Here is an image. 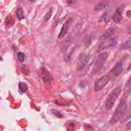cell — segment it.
Returning a JSON list of instances; mask_svg holds the SVG:
<instances>
[{
    "label": "cell",
    "instance_id": "cell-1",
    "mask_svg": "<svg viewBox=\"0 0 131 131\" xmlns=\"http://www.w3.org/2000/svg\"><path fill=\"white\" fill-rule=\"evenodd\" d=\"M127 108H128V106H127V104L125 101L122 102L120 103L116 108V110L115 111L113 115L112 116L111 119H110V124H116L125 115Z\"/></svg>",
    "mask_w": 131,
    "mask_h": 131
},
{
    "label": "cell",
    "instance_id": "cell-2",
    "mask_svg": "<svg viewBox=\"0 0 131 131\" xmlns=\"http://www.w3.org/2000/svg\"><path fill=\"white\" fill-rule=\"evenodd\" d=\"M121 92V88L118 86L114 89L110 94L108 96L106 103V108L107 110H110L113 108L114 104L120 95Z\"/></svg>",
    "mask_w": 131,
    "mask_h": 131
},
{
    "label": "cell",
    "instance_id": "cell-3",
    "mask_svg": "<svg viewBox=\"0 0 131 131\" xmlns=\"http://www.w3.org/2000/svg\"><path fill=\"white\" fill-rule=\"evenodd\" d=\"M108 56H109V53L107 52H103V53H101L98 56H97L95 59L94 64V68L96 72H99L103 68Z\"/></svg>",
    "mask_w": 131,
    "mask_h": 131
},
{
    "label": "cell",
    "instance_id": "cell-4",
    "mask_svg": "<svg viewBox=\"0 0 131 131\" xmlns=\"http://www.w3.org/2000/svg\"><path fill=\"white\" fill-rule=\"evenodd\" d=\"M111 80V77L109 75H105L97 80L95 84L94 87V91L95 92H98L105 87V86Z\"/></svg>",
    "mask_w": 131,
    "mask_h": 131
},
{
    "label": "cell",
    "instance_id": "cell-5",
    "mask_svg": "<svg viewBox=\"0 0 131 131\" xmlns=\"http://www.w3.org/2000/svg\"><path fill=\"white\" fill-rule=\"evenodd\" d=\"M117 43V40L114 38L107 39L99 45L98 49H97V51L101 52L108 48L114 47L116 45Z\"/></svg>",
    "mask_w": 131,
    "mask_h": 131
},
{
    "label": "cell",
    "instance_id": "cell-6",
    "mask_svg": "<svg viewBox=\"0 0 131 131\" xmlns=\"http://www.w3.org/2000/svg\"><path fill=\"white\" fill-rule=\"evenodd\" d=\"M72 21H73L71 18H70V19L67 20L65 23L63 24V27L61 30V31H60V33L58 35L59 39L63 38V37L68 33V31L70 27V26L72 24Z\"/></svg>",
    "mask_w": 131,
    "mask_h": 131
},
{
    "label": "cell",
    "instance_id": "cell-7",
    "mask_svg": "<svg viewBox=\"0 0 131 131\" xmlns=\"http://www.w3.org/2000/svg\"><path fill=\"white\" fill-rule=\"evenodd\" d=\"M122 70L123 66L122 62H118L117 63H116V65L111 70V72L114 76H118L121 73Z\"/></svg>",
    "mask_w": 131,
    "mask_h": 131
},
{
    "label": "cell",
    "instance_id": "cell-8",
    "mask_svg": "<svg viewBox=\"0 0 131 131\" xmlns=\"http://www.w3.org/2000/svg\"><path fill=\"white\" fill-rule=\"evenodd\" d=\"M108 4H109V1L108 0H103V1L100 2L95 5L94 7V10L96 11L102 10L105 8L108 5Z\"/></svg>",
    "mask_w": 131,
    "mask_h": 131
},
{
    "label": "cell",
    "instance_id": "cell-9",
    "mask_svg": "<svg viewBox=\"0 0 131 131\" xmlns=\"http://www.w3.org/2000/svg\"><path fill=\"white\" fill-rule=\"evenodd\" d=\"M112 11H107L104 12L102 16L100 17L99 22H107L109 21L110 20V18L112 16Z\"/></svg>",
    "mask_w": 131,
    "mask_h": 131
},
{
    "label": "cell",
    "instance_id": "cell-10",
    "mask_svg": "<svg viewBox=\"0 0 131 131\" xmlns=\"http://www.w3.org/2000/svg\"><path fill=\"white\" fill-rule=\"evenodd\" d=\"M90 59V57L89 55L86 56L83 59H82L81 62H80V64L79 66H78V69L79 70H82L85 68V66L87 64Z\"/></svg>",
    "mask_w": 131,
    "mask_h": 131
},
{
    "label": "cell",
    "instance_id": "cell-11",
    "mask_svg": "<svg viewBox=\"0 0 131 131\" xmlns=\"http://www.w3.org/2000/svg\"><path fill=\"white\" fill-rule=\"evenodd\" d=\"M122 18L121 12L119 9H117L116 12H115V14L113 17V20L116 23H118L120 22Z\"/></svg>",
    "mask_w": 131,
    "mask_h": 131
},
{
    "label": "cell",
    "instance_id": "cell-12",
    "mask_svg": "<svg viewBox=\"0 0 131 131\" xmlns=\"http://www.w3.org/2000/svg\"><path fill=\"white\" fill-rule=\"evenodd\" d=\"M114 32H115L114 28H110L109 29H108L105 31V32L104 33V34L102 36V37L103 39H106V38H108V37H109L114 34Z\"/></svg>",
    "mask_w": 131,
    "mask_h": 131
},
{
    "label": "cell",
    "instance_id": "cell-13",
    "mask_svg": "<svg viewBox=\"0 0 131 131\" xmlns=\"http://www.w3.org/2000/svg\"><path fill=\"white\" fill-rule=\"evenodd\" d=\"M18 87H19L20 90L22 92H25L28 89V85L25 83H23V82H20V83L18 85Z\"/></svg>",
    "mask_w": 131,
    "mask_h": 131
},
{
    "label": "cell",
    "instance_id": "cell-14",
    "mask_svg": "<svg viewBox=\"0 0 131 131\" xmlns=\"http://www.w3.org/2000/svg\"><path fill=\"white\" fill-rule=\"evenodd\" d=\"M17 17L18 18V20H19L20 21L22 20V19H24V18L23 10H22V9L21 8L18 9V10H17Z\"/></svg>",
    "mask_w": 131,
    "mask_h": 131
},
{
    "label": "cell",
    "instance_id": "cell-15",
    "mask_svg": "<svg viewBox=\"0 0 131 131\" xmlns=\"http://www.w3.org/2000/svg\"><path fill=\"white\" fill-rule=\"evenodd\" d=\"M123 48L126 49H131V39L126 40L123 44Z\"/></svg>",
    "mask_w": 131,
    "mask_h": 131
},
{
    "label": "cell",
    "instance_id": "cell-16",
    "mask_svg": "<svg viewBox=\"0 0 131 131\" xmlns=\"http://www.w3.org/2000/svg\"><path fill=\"white\" fill-rule=\"evenodd\" d=\"M17 57L18 61H19L20 63H23L24 61L25 55L24 53H22V52H20V53H18L17 54Z\"/></svg>",
    "mask_w": 131,
    "mask_h": 131
},
{
    "label": "cell",
    "instance_id": "cell-17",
    "mask_svg": "<svg viewBox=\"0 0 131 131\" xmlns=\"http://www.w3.org/2000/svg\"><path fill=\"white\" fill-rule=\"evenodd\" d=\"M52 113H53V114L57 117L62 118L63 116V115L61 114V113H60V112L57 110H54V109L52 110Z\"/></svg>",
    "mask_w": 131,
    "mask_h": 131
},
{
    "label": "cell",
    "instance_id": "cell-18",
    "mask_svg": "<svg viewBox=\"0 0 131 131\" xmlns=\"http://www.w3.org/2000/svg\"><path fill=\"white\" fill-rule=\"evenodd\" d=\"M52 16V11L51 10H50L49 11L47 14L45 16V17H44V20L45 21H48L50 19V18Z\"/></svg>",
    "mask_w": 131,
    "mask_h": 131
},
{
    "label": "cell",
    "instance_id": "cell-19",
    "mask_svg": "<svg viewBox=\"0 0 131 131\" xmlns=\"http://www.w3.org/2000/svg\"><path fill=\"white\" fill-rule=\"evenodd\" d=\"M85 45H89L90 44H91V37L90 36H85Z\"/></svg>",
    "mask_w": 131,
    "mask_h": 131
},
{
    "label": "cell",
    "instance_id": "cell-20",
    "mask_svg": "<svg viewBox=\"0 0 131 131\" xmlns=\"http://www.w3.org/2000/svg\"><path fill=\"white\" fill-rule=\"evenodd\" d=\"M131 85V75L129 78H128V80H127L126 83L125 84V87H129V86Z\"/></svg>",
    "mask_w": 131,
    "mask_h": 131
},
{
    "label": "cell",
    "instance_id": "cell-21",
    "mask_svg": "<svg viewBox=\"0 0 131 131\" xmlns=\"http://www.w3.org/2000/svg\"><path fill=\"white\" fill-rule=\"evenodd\" d=\"M126 129L128 130H131V121L129 122L128 123H127V124L126 125Z\"/></svg>",
    "mask_w": 131,
    "mask_h": 131
},
{
    "label": "cell",
    "instance_id": "cell-22",
    "mask_svg": "<svg viewBox=\"0 0 131 131\" xmlns=\"http://www.w3.org/2000/svg\"><path fill=\"white\" fill-rule=\"evenodd\" d=\"M125 117H126V119H128L130 118L131 117V110L127 114L125 115Z\"/></svg>",
    "mask_w": 131,
    "mask_h": 131
},
{
    "label": "cell",
    "instance_id": "cell-23",
    "mask_svg": "<svg viewBox=\"0 0 131 131\" xmlns=\"http://www.w3.org/2000/svg\"><path fill=\"white\" fill-rule=\"evenodd\" d=\"M126 15L128 17H131V11L129 10L128 12H126Z\"/></svg>",
    "mask_w": 131,
    "mask_h": 131
},
{
    "label": "cell",
    "instance_id": "cell-24",
    "mask_svg": "<svg viewBox=\"0 0 131 131\" xmlns=\"http://www.w3.org/2000/svg\"><path fill=\"white\" fill-rule=\"evenodd\" d=\"M128 32L130 33H131V24L130 25V26H129V28H128Z\"/></svg>",
    "mask_w": 131,
    "mask_h": 131
},
{
    "label": "cell",
    "instance_id": "cell-25",
    "mask_svg": "<svg viewBox=\"0 0 131 131\" xmlns=\"http://www.w3.org/2000/svg\"><path fill=\"white\" fill-rule=\"evenodd\" d=\"M131 70V63H130V66H129V67H128V70Z\"/></svg>",
    "mask_w": 131,
    "mask_h": 131
},
{
    "label": "cell",
    "instance_id": "cell-26",
    "mask_svg": "<svg viewBox=\"0 0 131 131\" xmlns=\"http://www.w3.org/2000/svg\"><path fill=\"white\" fill-rule=\"evenodd\" d=\"M29 1L30 2H34L36 1H37V0H29Z\"/></svg>",
    "mask_w": 131,
    "mask_h": 131
},
{
    "label": "cell",
    "instance_id": "cell-27",
    "mask_svg": "<svg viewBox=\"0 0 131 131\" xmlns=\"http://www.w3.org/2000/svg\"><path fill=\"white\" fill-rule=\"evenodd\" d=\"M1 57H0V61H1Z\"/></svg>",
    "mask_w": 131,
    "mask_h": 131
},
{
    "label": "cell",
    "instance_id": "cell-28",
    "mask_svg": "<svg viewBox=\"0 0 131 131\" xmlns=\"http://www.w3.org/2000/svg\"><path fill=\"white\" fill-rule=\"evenodd\" d=\"M130 105H131V104H130Z\"/></svg>",
    "mask_w": 131,
    "mask_h": 131
}]
</instances>
